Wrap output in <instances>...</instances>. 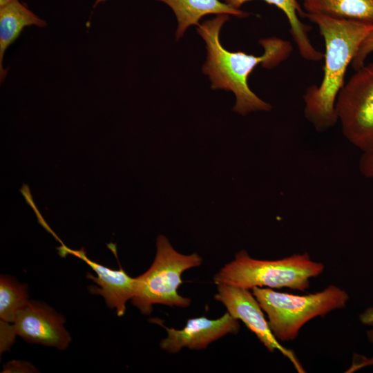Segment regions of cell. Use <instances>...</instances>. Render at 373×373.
Returning a JSON list of instances; mask_svg holds the SVG:
<instances>
[{
    "instance_id": "6da1fadb",
    "label": "cell",
    "mask_w": 373,
    "mask_h": 373,
    "mask_svg": "<svg viewBox=\"0 0 373 373\" xmlns=\"http://www.w3.org/2000/svg\"><path fill=\"white\" fill-rule=\"evenodd\" d=\"M229 16L218 15L198 26L197 31L207 44V58L202 71L209 75L213 89L232 91L236 98L233 111L245 115L257 111H269L271 106L258 97L249 87L248 77L259 64L271 68L285 59L291 48L289 42L276 37L260 41L261 56L226 50L220 41V31Z\"/></svg>"
},
{
    "instance_id": "7a4b0ae2",
    "label": "cell",
    "mask_w": 373,
    "mask_h": 373,
    "mask_svg": "<svg viewBox=\"0 0 373 373\" xmlns=\"http://www.w3.org/2000/svg\"><path fill=\"white\" fill-rule=\"evenodd\" d=\"M305 16L318 26L325 53L322 82L308 87L304 95V115L318 132H324L338 122L335 102L346 70L373 24L319 14Z\"/></svg>"
},
{
    "instance_id": "3957f363",
    "label": "cell",
    "mask_w": 373,
    "mask_h": 373,
    "mask_svg": "<svg viewBox=\"0 0 373 373\" xmlns=\"http://www.w3.org/2000/svg\"><path fill=\"white\" fill-rule=\"evenodd\" d=\"M322 263L312 260L307 253L296 254L274 260H257L245 250L235 255L214 276V283L251 289L254 287L280 289L287 287L304 291L309 280L320 275Z\"/></svg>"
},
{
    "instance_id": "277c9868",
    "label": "cell",
    "mask_w": 373,
    "mask_h": 373,
    "mask_svg": "<svg viewBox=\"0 0 373 373\" xmlns=\"http://www.w3.org/2000/svg\"><path fill=\"white\" fill-rule=\"evenodd\" d=\"M268 316L270 328L278 340L292 341L300 328L317 316H323L346 305L347 293L335 285L323 291L299 296L274 291L271 288L251 289Z\"/></svg>"
},
{
    "instance_id": "5b68a950",
    "label": "cell",
    "mask_w": 373,
    "mask_h": 373,
    "mask_svg": "<svg viewBox=\"0 0 373 373\" xmlns=\"http://www.w3.org/2000/svg\"><path fill=\"white\" fill-rule=\"evenodd\" d=\"M156 247L155 257L149 269L135 278L131 302L143 315H150L155 304L189 306L191 300L180 295L178 288L183 283L182 273L200 266L202 261L196 253L184 255L178 252L163 235L157 238Z\"/></svg>"
},
{
    "instance_id": "8992f818",
    "label": "cell",
    "mask_w": 373,
    "mask_h": 373,
    "mask_svg": "<svg viewBox=\"0 0 373 373\" xmlns=\"http://www.w3.org/2000/svg\"><path fill=\"white\" fill-rule=\"evenodd\" d=\"M335 111L345 137L365 151L373 146V64L355 70L339 91Z\"/></svg>"
},
{
    "instance_id": "52a82bcc",
    "label": "cell",
    "mask_w": 373,
    "mask_h": 373,
    "mask_svg": "<svg viewBox=\"0 0 373 373\" xmlns=\"http://www.w3.org/2000/svg\"><path fill=\"white\" fill-rule=\"evenodd\" d=\"M64 322V318L48 305L29 300L12 324L0 323L1 353L10 350L17 335L29 343L64 350L71 341Z\"/></svg>"
},
{
    "instance_id": "ba28073f",
    "label": "cell",
    "mask_w": 373,
    "mask_h": 373,
    "mask_svg": "<svg viewBox=\"0 0 373 373\" xmlns=\"http://www.w3.org/2000/svg\"><path fill=\"white\" fill-rule=\"evenodd\" d=\"M217 285L218 291L214 298L224 305L231 316L242 321L270 352H274L275 350L280 351L299 373L305 372L294 351L278 342L252 292L247 289L224 283Z\"/></svg>"
},
{
    "instance_id": "9c48e42d",
    "label": "cell",
    "mask_w": 373,
    "mask_h": 373,
    "mask_svg": "<svg viewBox=\"0 0 373 373\" xmlns=\"http://www.w3.org/2000/svg\"><path fill=\"white\" fill-rule=\"evenodd\" d=\"M151 320L166 330L167 336L162 340L160 347L170 354L177 353L184 347L190 350L205 349L228 334H237L240 329L238 320L228 312L217 319L204 316L189 318L181 329L167 327L159 318Z\"/></svg>"
},
{
    "instance_id": "30bf717a",
    "label": "cell",
    "mask_w": 373,
    "mask_h": 373,
    "mask_svg": "<svg viewBox=\"0 0 373 373\" xmlns=\"http://www.w3.org/2000/svg\"><path fill=\"white\" fill-rule=\"evenodd\" d=\"M58 251L62 257L68 254L73 255L89 265L97 277L89 273L86 276L99 286H90L89 292L102 296L107 306L111 309H115L118 316L124 315L126 303L133 296L135 278L128 276L122 267L115 270L91 260L86 256L84 249L73 250L61 244Z\"/></svg>"
},
{
    "instance_id": "8fae6325",
    "label": "cell",
    "mask_w": 373,
    "mask_h": 373,
    "mask_svg": "<svg viewBox=\"0 0 373 373\" xmlns=\"http://www.w3.org/2000/svg\"><path fill=\"white\" fill-rule=\"evenodd\" d=\"M46 22L29 10L19 0L12 1L0 6V76L3 80L7 70L3 66L4 54L7 48L28 26L44 28Z\"/></svg>"
},
{
    "instance_id": "7c38bea8",
    "label": "cell",
    "mask_w": 373,
    "mask_h": 373,
    "mask_svg": "<svg viewBox=\"0 0 373 373\" xmlns=\"http://www.w3.org/2000/svg\"><path fill=\"white\" fill-rule=\"evenodd\" d=\"M166 3L173 10L178 21L177 39L181 37L186 28L192 25L199 26L200 19L207 15H232L239 17L247 13L236 9L220 0H157Z\"/></svg>"
},
{
    "instance_id": "4fadbf2b",
    "label": "cell",
    "mask_w": 373,
    "mask_h": 373,
    "mask_svg": "<svg viewBox=\"0 0 373 373\" xmlns=\"http://www.w3.org/2000/svg\"><path fill=\"white\" fill-rule=\"evenodd\" d=\"M231 7L239 9L245 3L251 0H223ZM269 4L276 6L287 17L290 26V32L301 57L308 61H317L322 59L324 55L312 45L308 35L310 28L300 21L298 15L303 12L297 0H263Z\"/></svg>"
},
{
    "instance_id": "5bb4252c",
    "label": "cell",
    "mask_w": 373,
    "mask_h": 373,
    "mask_svg": "<svg viewBox=\"0 0 373 373\" xmlns=\"http://www.w3.org/2000/svg\"><path fill=\"white\" fill-rule=\"evenodd\" d=\"M307 13L373 24V0H304Z\"/></svg>"
},
{
    "instance_id": "9a60e30c",
    "label": "cell",
    "mask_w": 373,
    "mask_h": 373,
    "mask_svg": "<svg viewBox=\"0 0 373 373\" xmlns=\"http://www.w3.org/2000/svg\"><path fill=\"white\" fill-rule=\"evenodd\" d=\"M28 287L15 278L0 277V323L12 324L17 314L28 303Z\"/></svg>"
},
{
    "instance_id": "2e32d148",
    "label": "cell",
    "mask_w": 373,
    "mask_h": 373,
    "mask_svg": "<svg viewBox=\"0 0 373 373\" xmlns=\"http://www.w3.org/2000/svg\"><path fill=\"white\" fill-rule=\"evenodd\" d=\"M373 53V27L361 44L351 64L354 70L365 65L367 57Z\"/></svg>"
},
{
    "instance_id": "e0dca14e",
    "label": "cell",
    "mask_w": 373,
    "mask_h": 373,
    "mask_svg": "<svg viewBox=\"0 0 373 373\" xmlns=\"http://www.w3.org/2000/svg\"><path fill=\"white\" fill-rule=\"evenodd\" d=\"M358 169L364 177L373 178V146L362 152L358 162Z\"/></svg>"
},
{
    "instance_id": "ac0fdd59",
    "label": "cell",
    "mask_w": 373,
    "mask_h": 373,
    "mask_svg": "<svg viewBox=\"0 0 373 373\" xmlns=\"http://www.w3.org/2000/svg\"><path fill=\"white\" fill-rule=\"evenodd\" d=\"M37 369L30 363L22 361H11L3 366L2 372H35Z\"/></svg>"
},
{
    "instance_id": "d6986e66",
    "label": "cell",
    "mask_w": 373,
    "mask_h": 373,
    "mask_svg": "<svg viewBox=\"0 0 373 373\" xmlns=\"http://www.w3.org/2000/svg\"><path fill=\"white\" fill-rule=\"evenodd\" d=\"M360 318L363 323L373 326V307L367 309Z\"/></svg>"
},
{
    "instance_id": "ffe728a7",
    "label": "cell",
    "mask_w": 373,
    "mask_h": 373,
    "mask_svg": "<svg viewBox=\"0 0 373 373\" xmlns=\"http://www.w3.org/2000/svg\"><path fill=\"white\" fill-rule=\"evenodd\" d=\"M367 338L369 339V341L373 344V329H370L367 332ZM367 363H364V364H371V365H373V361L371 359H367V358H365V359Z\"/></svg>"
},
{
    "instance_id": "44dd1931",
    "label": "cell",
    "mask_w": 373,
    "mask_h": 373,
    "mask_svg": "<svg viewBox=\"0 0 373 373\" xmlns=\"http://www.w3.org/2000/svg\"><path fill=\"white\" fill-rule=\"evenodd\" d=\"M15 0H0V6H3Z\"/></svg>"
},
{
    "instance_id": "7402d4cb",
    "label": "cell",
    "mask_w": 373,
    "mask_h": 373,
    "mask_svg": "<svg viewBox=\"0 0 373 373\" xmlns=\"http://www.w3.org/2000/svg\"><path fill=\"white\" fill-rule=\"evenodd\" d=\"M106 0H96L95 2V4H94V8L97 6L99 3H103Z\"/></svg>"
},
{
    "instance_id": "603a6c76",
    "label": "cell",
    "mask_w": 373,
    "mask_h": 373,
    "mask_svg": "<svg viewBox=\"0 0 373 373\" xmlns=\"http://www.w3.org/2000/svg\"><path fill=\"white\" fill-rule=\"evenodd\" d=\"M304 1V0H303Z\"/></svg>"
}]
</instances>
